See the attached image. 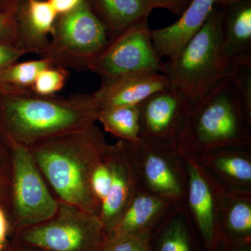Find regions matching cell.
I'll list each match as a JSON object with an SVG mask.
<instances>
[{
	"mask_svg": "<svg viewBox=\"0 0 251 251\" xmlns=\"http://www.w3.org/2000/svg\"><path fill=\"white\" fill-rule=\"evenodd\" d=\"M108 145L102 130L93 124L27 150L59 201L99 216L100 203L92 192L91 177Z\"/></svg>",
	"mask_w": 251,
	"mask_h": 251,
	"instance_id": "6da1fadb",
	"label": "cell"
},
{
	"mask_svg": "<svg viewBox=\"0 0 251 251\" xmlns=\"http://www.w3.org/2000/svg\"><path fill=\"white\" fill-rule=\"evenodd\" d=\"M99 111L92 93L62 97L0 92V130L9 144L27 149L96 124Z\"/></svg>",
	"mask_w": 251,
	"mask_h": 251,
	"instance_id": "7a4b0ae2",
	"label": "cell"
},
{
	"mask_svg": "<svg viewBox=\"0 0 251 251\" xmlns=\"http://www.w3.org/2000/svg\"><path fill=\"white\" fill-rule=\"evenodd\" d=\"M251 122L228 78L196 103L174 143L179 153L198 155L226 149H250Z\"/></svg>",
	"mask_w": 251,
	"mask_h": 251,
	"instance_id": "3957f363",
	"label": "cell"
},
{
	"mask_svg": "<svg viewBox=\"0 0 251 251\" xmlns=\"http://www.w3.org/2000/svg\"><path fill=\"white\" fill-rule=\"evenodd\" d=\"M231 64L223 50V14L214 9L181 52L164 62L163 74L191 105L228 78Z\"/></svg>",
	"mask_w": 251,
	"mask_h": 251,
	"instance_id": "277c9868",
	"label": "cell"
},
{
	"mask_svg": "<svg viewBox=\"0 0 251 251\" xmlns=\"http://www.w3.org/2000/svg\"><path fill=\"white\" fill-rule=\"evenodd\" d=\"M58 16L49 42L35 53L54 67L89 71L108 44L106 28L87 0Z\"/></svg>",
	"mask_w": 251,
	"mask_h": 251,
	"instance_id": "5b68a950",
	"label": "cell"
},
{
	"mask_svg": "<svg viewBox=\"0 0 251 251\" xmlns=\"http://www.w3.org/2000/svg\"><path fill=\"white\" fill-rule=\"evenodd\" d=\"M105 238L98 216L59 201L52 218L16 234V243L41 251H101Z\"/></svg>",
	"mask_w": 251,
	"mask_h": 251,
	"instance_id": "8992f818",
	"label": "cell"
},
{
	"mask_svg": "<svg viewBox=\"0 0 251 251\" xmlns=\"http://www.w3.org/2000/svg\"><path fill=\"white\" fill-rule=\"evenodd\" d=\"M12 173L8 211L10 232L17 234L45 222L55 214L59 201L27 148L10 144Z\"/></svg>",
	"mask_w": 251,
	"mask_h": 251,
	"instance_id": "52a82bcc",
	"label": "cell"
},
{
	"mask_svg": "<svg viewBox=\"0 0 251 251\" xmlns=\"http://www.w3.org/2000/svg\"><path fill=\"white\" fill-rule=\"evenodd\" d=\"M128 145L138 187L174 205L181 204L186 197L187 175L174 145L140 138Z\"/></svg>",
	"mask_w": 251,
	"mask_h": 251,
	"instance_id": "ba28073f",
	"label": "cell"
},
{
	"mask_svg": "<svg viewBox=\"0 0 251 251\" xmlns=\"http://www.w3.org/2000/svg\"><path fill=\"white\" fill-rule=\"evenodd\" d=\"M151 33L145 19L110 38L89 71L101 80L144 73L163 74L164 61L153 47Z\"/></svg>",
	"mask_w": 251,
	"mask_h": 251,
	"instance_id": "9c48e42d",
	"label": "cell"
},
{
	"mask_svg": "<svg viewBox=\"0 0 251 251\" xmlns=\"http://www.w3.org/2000/svg\"><path fill=\"white\" fill-rule=\"evenodd\" d=\"M187 175L186 200L206 249L212 250L221 233L219 203L224 185L220 183L192 154L179 153Z\"/></svg>",
	"mask_w": 251,
	"mask_h": 251,
	"instance_id": "30bf717a",
	"label": "cell"
},
{
	"mask_svg": "<svg viewBox=\"0 0 251 251\" xmlns=\"http://www.w3.org/2000/svg\"><path fill=\"white\" fill-rule=\"evenodd\" d=\"M140 138L174 145L190 105L171 87L158 91L138 105Z\"/></svg>",
	"mask_w": 251,
	"mask_h": 251,
	"instance_id": "8fae6325",
	"label": "cell"
},
{
	"mask_svg": "<svg viewBox=\"0 0 251 251\" xmlns=\"http://www.w3.org/2000/svg\"><path fill=\"white\" fill-rule=\"evenodd\" d=\"M103 157L110 166L111 183L98 216L107 236L133 197L138 188V182L127 142L119 140L113 145H108Z\"/></svg>",
	"mask_w": 251,
	"mask_h": 251,
	"instance_id": "7c38bea8",
	"label": "cell"
},
{
	"mask_svg": "<svg viewBox=\"0 0 251 251\" xmlns=\"http://www.w3.org/2000/svg\"><path fill=\"white\" fill-rule=\"evenodd\" d=\"M168 87L166 75L162 73H144L103 79L100 87L92 94L100 110L138 105L151 94Z\"/></svg>",
	"mask_w": 251,
	"mask_h": 251,
	"instance_id": "4fadbf2b",
	"label": "cell"
},
{
	"mask_svg": "<svg viewBox=\"0 0 251 251\" xmlns=\"http://www.w3.org/2000/svg\"><path fill=\"white\" fill-rule=\"evenodd\" d=\"M215 4L216 0H191L177 21L151 30V41L158 55L169 59L179 54L200 30Z\"/></svg>",
	"mask_w": 251,
	"mask_h": 251,
	"instance_id": "5bb4252c",
	"label": "cell"
},
{
	"mask_svg": "<svg viewBox=\"0 0 251 251\" xmlns=\"http://www.w3.org/2000/svg\"><path fill=\"white\" fill-rule=\"evenodd\" d=\"M57 18L49 1L22 0L15 8L18 47L35 53L49 42Z\"/></svg>",
	"mask_w": 251,
	"mask_h": 251,
	"instance_id": "9a60e30c",
	"label": "cell"
},
{
	"mask_svg": "<svg viewBox=\"0 0 251 251\" xmlns=\"http://www.w3.org/2000/svg\"><path fill=\"white\" fill-rule=\"evenodd\" d=\"M193 156L226 188L251 191V149H226Z\"/></svg>",
	"mask_w": 251,
	"mask_h": 251,
	"instance_id": "2e32d148",
	"label": "cell"
},
{
	"mask_svg": "<svg viewBox=\"0 0 251 251\" xmlns=\"http://www.w3.org/2000/svg\"><path fill=\"white\" fill-rule=\"evenodd\" d=\"M173 205L169 201L138 187L106 238L151 231L153 226L171 211Z\"/></svg>",
	"mask_w": 251,
	"mask_h": 251,
	"instance_id": "e0dca14e",
	"label": "cell"
},
{
	"mask_svg": "<svg viewBox=\"0 0 251 251\" xmlns=\"http://www.w3.org/2000/svg\"><path fill=\"white\" fill-rule=\"evenodd\" d=\"M219 224L225 235L249 242L251 237V191L224 188L219 203Z\"/></svg>",
	"mask_w": 251,
	"mask_h": 251,
	"instance_id": "ac0fdd59",
	"label": "cell"
},
{
	"mask_svg": "<svg viewBox=\"0 0 251 251\" xmlns=\"http://www.w3.org/2000/svg\"><path fill=\"white\" fill-rule=\"evenodd\" d=\"M233 4L227 19L223 15V50L231 62L251 59V4Z\"/></svg>",
	"mask_w": 251,
	"mask_h": 251,
	"instance_id": "d6986e66",
	"label": "cell"
},
{
	"mask_svg": "<svg viewBox=\"0 0 251 251\" xmlns=\"http://www.w3.org/2000/svg\"><path fill=\"white\" fill-rule=\"evenodd\" d=\"M94 2L109 39L148 19L151 11L147 0H94Z\"/></svg>",
	"mask_w": 251,
	"mask_h": 251,
	"instance_id": "ffe728a7",
	"label": "cell"
},
{
	"mask_svg": "<svg viewBox=\"0 0 251 251\" xmlns=\"http://www.w3.org/2000/svg\"><path fill=\"white\" fill-rule=\"evenodd\" d=\"M97 122L107 133L119 140L135 143L140 139V109L138 105L118 106L99 110Z\"/></svg>",
	"mask_w": 251,
	"mask_h": 251,
	"instance_id": "44dd1931",
	"label": "cell"
},
{
	"mask_svg": "<svg viewBox=\"0 0 251 251\" xmlns=\"http://www.w3.org/2000/svg\"><path fill=\"white\" fill-rule=\"evenodd\" d=\"M51 65L39 58L25 62L18 61L0 71V92L21 93L31 92V88L39 73Z\"/></svg>",
	"mask_w": 251,
	"mask_h": 251,
	"instance_id": "7402d4cb",
	"label": "cell"
},
{
	"mask_svg": "<svg viewBox=\"0 0 251 251\" xmlns=\"http://www.w3.org/2000/svg\"><path fill=\"white\" fill-rule=\"evenodd\" d=\"M178 206L160 238L157 251H191L187 219L181 204Z\"/></svg>",
	"mask_w": 251,
	"mask_h": 251,
	"instance_id": "603a6c76",
	"label": "cell"
},
{
	"mask_svg": "<svg viewBox=\"0 0 251 251\" xmlns=\"http://www.w3.org/2000/svg\"><path fill=\"white\" fill-rule=\"evenodd\" d=\"M229 79L251 122V59L232 62Z\"/></svg>",
	"mask_w": 251,
	"mask_h": 251,
	"instance_id": "cb8c5ba5",
	"label": "cell"
},
{
	"mask_svg": "<svg viewBox=\"0 0 251 251\" xmlns=\"http://www.w3.org/2000/svg\"><path fill=\"white\" fill-rule=\"evenodd\" d=\"M69 77V69L50 66L39 73L31 86V92L43 97L55 95L64 88Z\"/></svg>",
	"mask_w": 251,
	"mask_h": 251,
	"instance_id": "d4e9b609",
	"label": "cell"
},
{
	"mask_svg": "<svg viewBox=\"0 0 251 251\" xmlns=\"http://www.w3.org/2000/svg\"><path fill=\"white\" fill-rule=\"evenodd\" d=\"M12 173V151L11 145L0 130V206L8 214L10 186Z\"/></svg>",
	"mask_w": 251,
	"mask_h": 251,
	"instance_id": "484cf974",
	"label": "cell"
},
{
	"mask_svg": "<svg viewBox=\"0 0 251 251\" xmlns=\"http://www.w3.org/2000/svg\"><path fill=\"white\" fill-rule=\"evenodd\" d=\"M151 231L106 238L101 251H151Z\"/></svg>",
	"mask_w": 251,
	"mask_h": 251,
	"instance_id": "4316f807",
	"label": "cell"
},
{
	"mask_svg": "<svg viewBox=\"0 0 251 251\" xmlns=\"http://www.w3.org/2000/svg\"><path fill=\"white\" fill-rule=\"evenodd\" d=\"M104 156V154H103ZM111 183V171L108 163L103 156L94 168L91 177V188L94 196L101 205L108 196Z\"/></svg>",
	"mask_w": 251,
	"mask_h": 251,
	"instance_id": "83f0119b",
	"label": "cell"
},
{
	"mask_svg": "<svg viewBox=\"0 0 251 251\" xmlns=\"http://www.w3.org/2000/svg\"><path fill=\"white\" fill-rule=\"evenodd\" d=\"M0 43L17 46L15 9L0 12Z\"/></svg>",
	"mask_w": 251,
	"mask_h": 251,
	"instance_id": "f1b7e54d",
	"label": "cell"
},
{
	"mask_svg": "<svg viewBox=\"0 0 251 251\" xmlns=\"http://www.w3.org/2000/svg\"><path fill=\"white\" fill-rule=\"evenodd\" d=\"M27 53L18 46L0 43V71Z\"/></svg>",
	"mask_w": 251,
	"mask_h": 251,
	"instance_id": "f546056e",
	"label": "cell"
},
{
	"mask_svg": "<svg viewBox=\"0 0 251 251\" xmlns=\"http://www.w3.org/2000/svg\"><path fill=\"white\" fill-rule=\"evenodd\" d=\"M151 11L156 8L170 10L176 14H182L191 0H147Z\"/></svg>",
	"mask_w": 251,
	"mask_h": 251,
	"instance_id": "4dcf8cb0",
	"label": "cell"
},
{
	"mask_svg": "<svg viewBox=\"0 0 251 251\" xmlns=\"http://www.w3.org/2000/svg\"><path fill=\"white\" fill-rule=\"evenodd\" d=\"M57 16L68 14L78 6L83 0H47Z\"/></svg>",
	"mask_w": 251,
	"mask_h": 251,
	"instance_id": "1f68e13d",
	"label": "cell"
},
{
	"mask_svg": "<svg viewBox=\"0 0 251 251\" xmlns=\"http://www.w3.org/2000/svg\"><path fill=\"white\" fill-rule=\"evenodd\" d=\"M10 232L9 219L4 208L0 206V250H3Z\"/></svg>",
	"mask_w": 251,
	"mask_h": 251,
	"instance_id": "d6a6232c",
	"label": "cell"
},
{
	"mask_svg": "<svg viewBox=\"0 0 251 251\" xmlns=\"http://www.w3.org/2000/svg\"><path fill=\"white\" fill-rule=\"evenodd\" d=\"M22 0H0V12L14 9Z\"/></svg>",
	"mask_w": 251,
	"mask_h": 251,
	"instance_id": "836d02e7",
	"label": "cell"
},
{
	"mask_svg": "<svg viewBox=\"0 0 251 251\" xmlns=\"http://www.w3.org/2000/svg\"><path fill=\"white\" fill-rule=\"evenodd\" d=\"M229 251H251L250 241L249 242L237 241L235 248Z\"/></svg>",
	"mask_w": 251,
	"mask_h": 251,
	"instance_id": "e575fe53",
	"label": "cell"
},
{
	"mask_svg": "<svg viewBox=\"0 0 251 251\" xmlns=\"http://www.w3.org/2000/svg\"><path fill=\"white\" fill-rule=\"evenodd\" d=\"M244 1H246V0H216V3H219L221 4L231 5Z\"/></svg>",
	"mask_w": 251,
	"mask_h": 251,
	"instance_id": "d590c367",
	"label": "cell"
},
{
	"mask_svg": "<svg viewBox=\"0 0 251 251\" xmlns=\"http://www.w3.org/2000/svg\"><path fill=\"white\" fill-rule=\"evenodd\" d=\"M16 249H14L12 251H41L39 250H36V249H31V248H27L22 247V246L16 245Z\"/></svg>",
	"mask_w": 251,
	"mask_h": 251,
	"instance_id": "8d00e7d4",
	"label": "cell"
},
{
	"mask_svg": "<svg viewBox=\"0 0 251 251\" xmlns=\"http://www.w3.org/2000/svg\"><path fill=\"white\" fill-rule=\"evenodd\" d=\"M3 250H0V251H2Z\"/></svg>",
	"mask_w": 251,
	"mask_h": 251,
	"instance_id": "74e56055",
	"label": "cell"
}]
</instances>
